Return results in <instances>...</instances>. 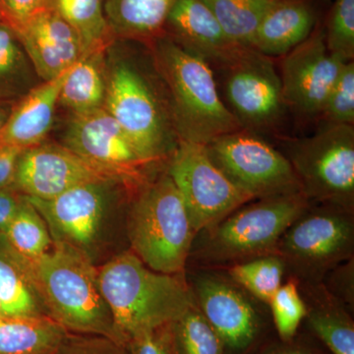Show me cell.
I'll use <instances>...</instances> for the list:
<instances>
[{"label": "cell", "instance_id": "obj_1", "mask_svg": "<svg viewBox=\"0 0 354 354\" xmlns=\"http://www.w3.org/2000/svg\"><path fill=\"white\" fill-rule=\"evenodd\" d=\"M48 316L70 334L118 341L113 316L99 285V271L87 252L53 242L36 259L14 256Z\"/></svg>", "mask_w": 354, "mask_h": 354}, {"label": "cell", "instance_id": "obj_2", "mask_svg": "<svg viewBox=\"0 0 354 354\" xmlns=\"http://www.w3.org/2000/svg\"><path fill=\"white\" fill-rule=\"evenodd\" d=\"M97 271L116 337L123 346L140 333L174 323L195 302L185 274L153 271L131 251L115 256Z\"/></svg>", "mask_w": 354, "mask_h": 354}, {"label": "cell", "instance_id": "obj_3", "mask_svg": "<svg viewBox=\"0 0 354 354\" xmlns=\"http://www.w3.org/2000/svg\"><path fill=\"white\" fill-rule=\"evenodd\" d=\"M149 46L169 94L167 106L179 140L206 146L223 135L242 129L218 94L208 62L165 35Z\"/></svg>", "mask_w": 354, "mask_h": 354}, {"label": "cell", "instance_id": "obj_4", "mask_svg": "<svg viewBox=\"0 0 354 354\" xmlns=\"http://www.w3.org/2000/svg\"><path fill=\"white\" fill-rule=\"evenodd\" d=\"M310 204L301 192L245 203L197 232L187 266L223 270L235 263L274 254L281 235Z\"/></svg>", "mask_w": 354, "mask_h": 354}, {"label": "cell", "instance_id": "obj_5", "mask_svg": "<svg viewBox=\"0 0 354 354\" xmlns=\"http://www.w3.org/2000/svg\"><path fill=\"white\" fill-rule=\"evenodd\" d=\"M131 252L153 271L185 274L194 228L167 172L136 189L127 221Z\"/></svg>", "mask_w": 354, "mask_h": 354}, {"label": "cell", "instance_id": "obj_6", "mask_svg": "<svg viewBox=\"0 0 354 354\" xmlns=\"http://www.w3.org/2000/svg\"><path fill=\"white\" fill-rule=\"evenodd\" d=\"M274 254L286 266V279L322 283L326 274L354 258V212L311 203L281 235Z\"/></svg>", "mask_w": 354, "mask_h": 354}, {"label": "cell", "instance_id": "obj_7", "mask_svg": "<svg viewBox=\"0 0 354 354\" xmlns=\"http://www.w3.org/2000/svg\"><path fill=\"white\" fill-rule=\"evenodd\" d=\"M104 109L147 162L171 157L179 139L169 108L136 65L118 60L108 66Z\"/></svg>", "mask_w": 354, "mask_h": 354}, {"label": "cell", "instance_id": "obj_8", "mask_svg": "<svg viewBox=\"0 0 354 354\" xmlns=\"http://www.w3.org/2000/svg\"><path fill=\"white\" fill-rule=\"evenodd\" d=\"M300 191L311 203L354 212V127L324 124L312 136L286 140Z\"/></svg>", "mask_w": 354, "mask_h": 354}, {"label": "cell", "instance_id": "obj_9", "mask_svg": "<svg viewBox=\"0 0 354 354\" xmlns=\"http://www.w3.org/2000/svg\"><path fill=\"white\" fill-rule=\"evenodd\" d=\"M195 304L220 337L225 354H254L264 346L269 307L235 283L221 269L185 271Z\"/></svg>", "mask_w": 354, "mask_h": 354}, {"label": "cell", "instance_id": "obj_10", "mask_svg": "<svg viewBox=\"0 0 354 354\" xmlns=\"http://www.w3.org/2000/svg\"><path fill=\"white\" fill-rule=\"evenodd\" d=\"M205 147L214 164L253 199L301 192L285 153L257 133L242 128Z\"/></svg>", "mask_w": 354, "mask_h": 354}, {"label": "cell", "instance_id": "obj_11", "mask_svg": "<svg viewBox=\"0 0 354 354\" xmlns=\"http://www.w3.org/2000/svg\"><path fill=\"white\" fill-rule=\"evenodd\" d=\"M167 172L180 193L196 234L255 200L230 180L201 144L179 140Z\"/></svg>", "mask_w": 354, "mask_h": 354}, {"label": "cell", "instance_id": "obj_12", "mask_svg": "<svg viewBox=\"0 0 354 354\" xmlns=\"http://www.w3.org/2000/svg\"><path fill=\"white\" fill-rule=\"evenodd\" d=\"M220 69L228 109L241 127L259 135L277 131L288 108L274 58L244 48Z\"/></svg>", "mask_w": 354, "mask_h": 354}, {"label": "cell", "instance_id": "obj_13", "mask_svg": "<svg viewBox=\"0 0 354 354\" xmlns=\"http://www.w3.org/2000/svg\"><path fill=\"white\" fill-rule=\"evenodd\" d=\"M95 183L137 189L124 176L88 162L62 144L43 142L21 156L15 188L26 197L50 200L76 186Z\"/></svg>", "mask_w": 354, "mask_h": 354}, {"label": "cell", "instance_id": "obj_14", "mask_svg": "<svg viewBox=\"0 0 354 354\" xmlns=\"http://www.w3.org/2000/svg\"><path fill=\"white\" fill-rule=\"evenodd\" d=\"M324 20L306 41L281 57L279 76L286 108L302 120H319L346 62L328 50Z\"/></svg>", "mask_w": 354, "mask_h": 354}, {"label": "cell", "instance_id": "obj_15", "mask_svg": "<svg viewBox=\"0 0 354 354\" xmlns=\"http://www.w3.org/2000/svg\"><path fill=\"white\" fill-rule=\"evenodd\" d=\"M62 145L92 164L124 176L135 187L150 179L148 169L153 165L140 155L127 133L104 108L72 115Z\"/></svg>", "mask_w": 354, "mask_h": 354}, {"label": "cell", "instance_id": "obj_16", "mask_svg": "<svg viewBox=\"0 0 354 354\" xmlns=\"http://www.w3.org/2000/svg\"><path fill=\"white\" fill-rule=\"evenodd\" d=\"M111 183H86L50 200L26 197L48 225L53 242L87 252L100 230Z\"/></svg>", "mask_w": 354, "mask_h": 354}, {"label": "cell", "instance_id": "obj_17", "mask_svg": "<svg viewBox=\"0 0 354 354\" xmlns=\"http://www.w3.org/2000/svg\"><path fill=\"white\" fill-rule=\"evenodd\" d=\"M13 30L43 82L57 78L85 55L73 28L50 7Z\"/></svg>", "mask_w": 354, "mask_h": 354}, {"label": "cell", "instance_id": "obj_18", "mask_svg": "<svg viewBox=\"0 0 354 354\" xmlns=\"http://www.w3.org/2000/svg\"><path fill=\"white\" fill-rule=\"evenodd\" d=\"M164 35L218 69L244 48L228 39L203 0H177L165 22Z\"/></svg>", "mask_w": 354, "mask_h": 354}, {"label": "cell", "instance_id": "obj_19", "mask_svg": "<svg viewBox=\"0 0 354 354\" xmlns=\"http://www.w3.org/2000/svg\"><path fill=\"white\" fill-rule=\"evenodd\" d=\"M329 0H274L254 36L251 48L271 58L283 57L325 19Z\"/></svg>", "mask_w": 354, "mask_h": 354}, {"label": "cell", "instance_id": "obj_20", "mask_svg": "<svg viewBox=\"0 0 354 354\" xmlns=\"http://www.w3.org/2000/svg\"><path fill=\"white\" fill-rule=\"evenodd\" d=\"M70 69L39 84L13 106L0 129V147L28 149L43 143L53 127L60 90Z\"/></svg>", "mask_w": 354, "mask_h": 354}, {"label": "cell", "instance_id": "obj_21", "mask_svg": "<svg viewBox=\"0 0 354 354\" xmlns=\"http://www.w3.org/2000/svg\"><path fill=\"white\" fill-rule=\"evenodd\" d=\"M306 307L304 321L330 354H354L353 313L323 283H297Z\"/></svg>", "mask_w": 354, "mask_h": 354}, {"label": "cell", "instance_id": "obj_22", "mask_svg": "<svg viewBox=\"0 0 354 354\" xmlns=\"http://www.w3.org/2000/svg\"><path fill=\"white\" fill-rule=\"evenodd\" d=\"M177 0H104V15L114 39L150 44L164 36Z\"/></svg>", "mask_w": 354, "mask_h": 354}, {"label": "cell", "instance_id": "obj_23", "mask_svg": "<svg viewBox=\"0 0 354 354\" xmlns=\"http://www.w3.org/2000/svg\"><path fill=\"white\" fill-rule=\"evenodd\" d=\"M85 53L69 70L60 90L58 104L72 115H81L104 108L108 65L106 53Z\"/></svg>", "mask_w": 354, "mask_h": 354}, {"label": "cell", "instance_id": "obj_24", "mask_svg": "<svg viewBox=\"0 0 354 354\" xmlns=\"http://www.w3.org/2000/svg\"><path fill=\"white\" fill-rule=\"evenodd\" d=\"M67 335L48 315L0 314V354H55Z\"/></svg>", "mask_w": 354, "mask_h": 354}, {"label": "cell", "instance_id": "obj_25", "mask_svg": "<svg viewBox=\"0 0 354 354\" xmlns=\"http://www.w3.org/2000/svg\"><path fill=\"white\" fill-rule=\"evenodd\" d=\"M41 83L17 34L0 21V104L15 106Z\"/></svg>", "mask_w": 354, "mask_h": 354}, {"label": "cell", "instance_id": "obj_26", "mask_svg": "<svg viewBox=\"0 0 354 354\" xmlns=\"http://www.w3.org/2000/svg\"><path fill=\"white\" fill-rule=\"evenodd\" d=\"M48 3L73 28L85 53L113 46L115 39L106 23L104 0H48Z\"/></svg>", "mask_w": 354, "mask_h": 354}, {"label": "cell", "instance_id": "obj_27", "mask_svg": "<svg viewBox=\"0 0 354 354\" xmlns=\"http://www.w3.org/2000/svg\"><path fill=\"white\" fill-rule=\"evenodd\" d=\"M230 41L251 48L254 36L274 0H203Z\"/></svg>", "mask_w": 354, "mask_h": 354}, {"label": "cell", "instance_id": "obj_28", "mask_svg": "<svg viewBox=\"0 0 354 354\" xmlns=\"http://www.w3.org/2000/svg\"><path fill=\"white\" fill-rule=\"evenodd\" d=\"M223 271L249 295L266 305H269L286 279L285 263L277 254L235 263Z\"/></svg>", "mask_w": 354, "mask_h": 354}, {"label": "cell", "instance_id": "obj_29", "mask_svg": "<svg viewBox=\"0 0 354 354\" xmlns=\"http://www.w3.org/2000/svg\"><path fill=\"white\" fill-rule=\"evenodd\" d=\"M4 235L15 255L24 259L41 257L53 244L44 218L25 197L22 198L17 215L6 228Z\"/></svg>", "mask_w": 354, "mask_h": 354}, {"label": "cell", "instance_id": "obj_30", "mask_svg": "<svg viewBox=\"0 0 354 354\" xmlns=\"http://www.w3.org/2000/svg\"><path fill=\"white\" fill-rule=\"evenodd\" d=\"M171 328L177 354H225L220 337L195 302Z\"/></svg>", "mask_w": 354, "mask_h": 354}, {"label": "cell", "instance_id": "obj_31", "mask_svg": "<svg viewBox=\"0 0 354 354\" xmlns=\"http://www.w3.org/2000/svg\"><path fill=\"white\" fill-rule=\"evenodd\" d=\"M0 314L41 315L38 297L15 260L0 257Z\"/></svg>", "mask_w": 354, "mask_h": 354}, {"label": "cell", "instance_id": "obj_32", "mask_svg": "<svg viewBox=\"0 0 354 354\" xmlns=\"http://www.w3.org/2000/svg\"><path fill=\"white\" fill-rule=\"evenodd\" d=\"M268 307L279 341L288 342L297 337L306 315V307L297 281L286 279Z\"/></svg>", "mask_w": 354, "mask_h": 354}, {"label": "cell", "instance_id": "obj_33", "mask_svg": "<svg viewBox=\"0 0 354 354\" xmlns=\"http://www.w3.org/2000/svg\"><path fill=\"white\" fill-rule=\"evenodd\" d=\"M328 50L342 62L354 60V0H335L324 20Z\"/></svg>", "mask_w": 354, "mask_h": 354}, {"label": "cell", "instance_id": "obj_34", "mask_svg": "<svg viewBox=\"0 0 354 354\" xmlns=\"http://www.w3.org/2000/svg\"><path fill=\"white\" fill-rule=\"evenodd\" d=\"M319 120L324 124L354 127V60L342 64Z\"/></svg>", "mask_w": 354, "mask_h": 354}, {"label": "cell", "instance_id": "obj_35", "mask_svg": "<svg viewBox=\"0 0 354 354\" xmlns=\"http://www.w3.org/2000/svg\"><path fill=\"white\" fill-rule=\"evenodd\" d=\"M128 354H177L171 323L134 335L124 344Z\"/></svg>", "mask_w": 354, "mask_h": 354}, {"label": "cell", "instance_id": "obj_36", "mask_svg": "<svg viewBox=\"0 0 354 354\" xmlns=\"http://www.w3.org/2000/svg\"><path fill=\"white\" fill-rule=\"evenodd\" d=\"M55 354H128V353L123 344L109 337L68 333Z\"/></svg>", "mask_w": 354, "mask_h": 354}, {"label": "cell", "instance_id": "obj_37", "mask_svg": "<svg viewBox=\"0 0 354 354\" xmlns=\"http://www.w3.org/2000/svg\"><path fill=\"white\" fill-rule=\"evenodd\" d=\"M322 283L330 295L354 312V258L328 272Z\"/></svg>", "mask_w": 354, "mask_h": 354}, {"label": "cell", "instance_id": "obj_38", "mask_svg": "<svg viewBox=\"0 0 354 354\" xmlns=\"http://www.w3.org/2000/svg\"><path fill=\"white\" fill-rule=\"evenodd\" d=\"M46 7H48V0H0L2 21L12 29L24 24Z\"/></svg>", "mask_w": 354, "mask_h": 354}, {"label": "cell", "instance_id": "obj_39", "mask_svg": "<svg viewBox=\"0 0 354 354\" xmlns=\"http://www.w3.org/2000/svg\"><path fill=\"white\" fill-rule=\"evenodd\" d=\"M25 150L13 146L0 147V189L15 188L18 164Z\"/></svg>", "mask_w": 354, "mask_h": 354}, {"label": "cell", "instance_id": "obj_40", "mask_svg": "<svg viewBox=\"0 0 354 354\" xmlns=\"http://www.w3.org/2000/svg\"><path fill=\"white\" fill-rule=\"evenodd\" d=\"M254 354H330L319 348L310 339L302 337H293L291 341L266 344Z\"/></svg>", "mask_w": 354, "mask_h": 354}, {"label": "cell", "instance_id": "obj_41", "mask_svg": "<svg viewBox=\"0 0 354 354\" xmlns=\"http://www.w3.org/2000/svg\"><path fill=\"white\" fill-rule=\"evenodd\" d=\"M22 198H17L11 190L0 189V234H4L6 228L17 215Z\"/></svg>", "mask_w": 354, "mask_h": 354}, {"label": "cell", "instance_id": "obj_42", "mask_svg": "<svg viewBox=\"0 0 354 354\" xmlns=\"http://www.w3.org/2000/svg\"><path fill=\"white\" fill-rule=\"evenodd\" d=\"M13 106H8V104H0V129L3 127L4 123L6 122L9 114L12 111Z\"/></svg>", "mask_w": 354, "mask_h": 354}, {"label": "cell", "instance_id": "obj_43", "mask_svg": "<svg viewBox=\"0 0 354 354\" xmlns=\"http://www.w3.org/2000/svg\"><path fill=\"white\" fill-rule=\"evenodd\" d=\"M0 21H2V13H1V9H0Z\"/></svg>", "mask_w": 354, "mask_h": 354}]
</instances>
